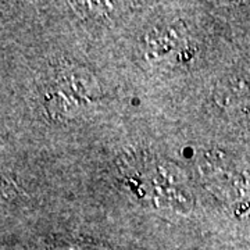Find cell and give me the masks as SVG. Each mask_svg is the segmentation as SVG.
Returning a JSON list of instances; mask_svg holds the SVG:
<instances>
[{
    "mask_svg": "<svg viewBox=\"0 0 250 250\" xmlns=\"http://www.w3.org/2000/svg\"><path fill=\"white\" fill-rule=\"evenodd\" d=\"M100 96L96 78L83 68H67L59 72L47 90V108L52 114H71Z\"/></svg>",
    "mask_w": 250,
    "mask_h": 250,
    "instance_id": "1",
    "label": "cell"
},
{
    "mask_svg": "<svg viewBox=\"0 0 250 250\" xmlns=\"http://www.w3.org/2000/svg\"><path fill=\"white\" fill-rule=\"evenodd\" d=\"M184 28L182 24L179 27L171 25L161 29V32H156L152 36V39L147 41V53L149 56H163L164 53L170 52L168 47L175 45V42L178 41V38L184 34Z\"/></svg>",
    "mask_w": 250,
    "mask_h": 250,
    "instance_id": "2",
    "label": "cell"
}]
</instances>
